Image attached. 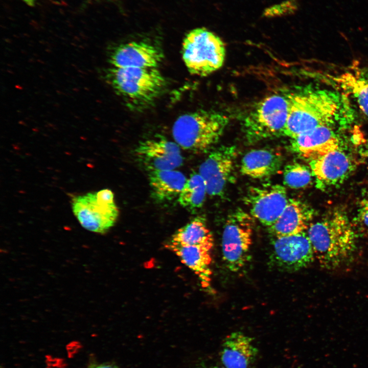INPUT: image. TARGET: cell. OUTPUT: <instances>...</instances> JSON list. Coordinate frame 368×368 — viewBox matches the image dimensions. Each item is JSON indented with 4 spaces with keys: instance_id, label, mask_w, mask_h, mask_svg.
<instances>
[{
    "instance_id": "cell-17",
    "label": "cell",
    "mask_w": 368,
    "mask_h": 368,
    "mask_svg": "<svg viewBox=\"0 0 368 368\" xmlns=\"http://www.w3.org/2000/svg\"><path fill=\"white\" fill-rule=\"evenodd\" d=\"M314 215V210L305 202L294 198L289 199L279 218L268 227L269 232L274 238H278L307 232Z\"/></svg>"
},
{
    "instance_id": "cell-28",
    "label": "cell",
    "mask_w": 368,
    "mask_h": 368,
    "mask_svg": "<svg viewBox=\"0 0 368 368\" xmlns=\"http://www.w3.org/2000/svg\"><path fill=\"white\" fill-rule=\"evenodd\" d=\"M89 368H118L116 366L108 364H101L98 365H92Z\"/></svg>"
},
{
    "instance_id": "cell-27",
    "label": "cell",
    "mask_w": 368,
    "mask_h": 368,
    "mask_svg": "<svg viewBox=\"0 0 368 368\" xmlns=\"http://www.w3.org/2000/svg\"><path fill=\"white\" fill-rule=\"evenodd\" d=\"M193 368H225L223 365L222 366L214 365H208L203 363H200L198 365H196Z\"/></svg>"
},
{
    "instance_id": "cell-3",
    "label": "cell",
    "mask_w": 368,
    "mask_h": 368,
    "mask_svg": "<svg viewBox=\"0 0 368 368\" xmlns=\"http://www.w3.org/2000/svg\"><path fill=\"white\" fill-rule=\"evenodd\" d=\"M106 78L126 104L141 109L151 105L162 93L166 81L157 68L112 67Z\"/></svg>"
},
{
    "instance_id": "cell-18",
    "label": "cell",
    "mask_w": 368,
    "mask_h": 368,
    "mask_svg": "<svg viewBox=\"0 0 368 368\" xmlns=\"http://www.w3.org/2000/svg\"><path fill=\"white\" fill-rule=\"evenodd\" d=\"M283 162V156L278 152L268 149H255L243 157L240 171L254 178H263L277 172Z\"/></svg>"
},
{
    "instance_id": "cell-24",
    "label": "cell",
    "mask_w": 368,
    "mask_h": 368,
    "mask_svg": "<svg viewBox=\"0 0 368 368\" xmlns=\"http://www.w3.org/2000/svg\"><path fill=\"white\" fill-rule=\"evenodd\" d=\"M314 177L309 167L298 163L288 164L284 170V182L292 189H302L310 186Z\"/></svg>"
},
{
    "instance_id": "cell-1",
    "label": "cell",
    "mask_w": 368,
    "mask_h": 368,
    "mask_svg": "<svg viewBox=\"0 0 368 368\" xmlns=\"http://www.w3.org/2000/svg\"><path fill=\"white\" fill-rule=\"evenodd\" d=\"M287 96L288 116L283 135L291 139L320 126H335L348 111L343 95L335 90L310 88Z\"/></svg>"
},
{
    "instance_id": "cell-12",
    "label": "cell",
    "mask_w": 368,
    "mask_h": 368,
    "mask_svg": "<svg viewBox=\"0 0 368 368\" xmlns=\"http://www.w3.org/2000/svg\"><path fill=\"white\" fill-rule=\"evenodd\" d=\"M135 153L139 162L148 172L175 170L182 165L183 161L179 145L164 137L140 142Z\"/></svg>"
},
{
    "instance_id": "cell-16",
    "label": "cell",
    "mask_w": 368,
    "mask_h": 368,
    "mask_svg": "<svg viewBox=\"0 0 368 368\" xmlns=\"http://www.w3.org/2000/svg\"><path fill=\"white\" fill-rule=\"evenodd\" d=\"M258 353V349L251 337L242 332L235 331L223 340L220 359L225 368H249Z\"/></svg>"
},
{
    "instance_id": "cell-15",
    "label": "cell",
    "mask_w": 368,
    "mask_h": 368,
    "mask_svg": "<svg viewBox=\"0 0 368 368\" xmlns=\"http://www.w3.org/2000/svg\"><path fill=\"white\" fill-rule=\"evenodd\" d=\"M334 127L320 126L291 139V149L309 161L341 147V139Z\"/></svg>"
},
{
    "instance_id": "cell-7",
    "label": "cell",
    "mask_w": 368,
    "mask_h": 368,
    "mask_svg": "<svg viewBox=\"0 0 368 368\" xmlns=\"http://www.w3.org/2000/svg\"><path fill=\"white\" fill-rule=\"evenodd\" d=\"M288 108L287 95H272L259 102L244 119L247 139L254 142L283 135Z\"/></svg>"
},
{
    "instance_id": "cell-11",
    "label": "cell",
    "mask_w": 368,
    "mask_h": 368,
    "mask_svg": "<svg viewBox=\"0 0 368 368\" xmlns=\"http://www.w3.org/2000/svg\"><path fill=\"white\" fill-rule=\"evenodd\" d=\"M316 187L325 190L342 184L353 171L351 157L340 147L309 160Z\"/></svg>"
},
{
    "instance_id": "cell-9",
    "label": "cell",
    "mask_w": 368,
    "mask_h": 368,
    "mask_svg": "<svg viewBox=\"0 0 368 368\" xmlns=\"http://www.w3.org/2000/svg\"><path fill=\"white\" fill-rule=\"evenodd\" d=\"M73 213L81 225L89 231L103 234L112 227L119 216V209L113 202L98 200L96 193L73 197Z\"/></svg>"
},
{
    "instance_id": "cell-22",
    "label": "cell",
    "mask_w": 368,
    "mask_h": 368,
    "mask_svg": "<svg viewBox=\"0 0 368 368\" xmlns=\"http://www.w3.org/2000/svg\"><path fill=\"white\" fill-rule=\"evenodd\" d=\"M169 243L182 245H204L213 246V235L205 221L201 217H196L172 235Z\"/></svg>"
},
{
    "instance_id": "cell-13",
    "label": "cell",
    "mask_w": 368,
    "mask_h": 368,
    "mask_svg": "<svg viewBox=\"0 0 368 368\" xmlns=\"http://www.w3.org/2000/svg\"><path fill=\"white\" fill-rule=\"evenodd\" d=\"M236 156L233 146L221 147L209 155L199 168V173L204 179L207 193L221 196L233 172Z\"/></svg>"
},
{
    "instance_id": "cell-29",
    "label": "cell",
    "mask_w": 368,
    "mask_h": 368,
    "mask_svg": "<svg viewBox=\"0 0 368 368\" xmlns=\"http://www.w3.org/2000/svg\"><path fill=\"white\" fill-rule=\"evenodd\" d=\"M29 6H33L35 5L36 0H22Z\"/></svg>"
},
{
    "instance_id": "cell-26",
    "label": "cell",
    "mask_w": 368,
    "mask_h": 368,
    "mask_svg": "<svg viewBox=\"0 0 368 368\" xmlns=\"http://www.w3.org/2000/svg\"><path fill=\"white\" fill-rule=\"evenodd\" d=\"M358 152L361 158L368 166V140H360L358 145Z\"/></svg>"
},
{
    "instance_id": "cell-8",
    "label": "cell",
    "mask_w": 368,
    "mask_h": 368,
    "mask_svg": "<svg viewBox=\"0 0 368 368\" xmlns=\"http://www.w3.org/2000/svg\"><path fill=\"white\" fill-rule=\"evenodd\" d=\"M272 245L270 261L281 271H298L307 267L315 259L307 232L274 238Z\"/></svg>"
},
{
    "instance_id": "cell-4",
    "label": "cell",
    "mask_w": 368,
    "mask_h": 368,
    "mask_svg": "<svg viewBox=\"0 0 368 368\" xmlns=\"http://www.w3.org/2000/svg\"><path fill=\"white\" fill-rule=\"evenodd\" d=\"M228 123V118L219 112L200 110L189 112L175 121L172 135L180 148L201 153L218 141Z\"/></svg>"
},
{
    "instance_id": "cell-19",
    "label": "cell",
    "mask_w": 368,
    "mask_h": 368,
    "mask_svg": "<svg viewBox=\"0 0 368 368\" xmlns=\"http://www.w3.org/2000/svg\"><path fill=\"white\" fill-rule=\"evenodd\" d=\"M166 248L171 250L181 262L195 273L203 283L210 280L212 271L211 250L212 248L204 245H182L167 242Z\"/></svg>"
},
{
    "instance_id": "cell-25",
    "label": "cell",
    "mask_w": 368,
    "mask_h": 368,
    "mask_svg": "<svg viewBox=\"0 0 368 368\" xmlns=\"http://www.w3.org/2000/svg\"><path fill=\"white\" fill-rule=\"evenodd\" d=\"M355 222L359 227L368 230V186L361 192L357 205Z\"/></svg>"
},
{
    "instance_id": "cell-6",
    "label": "cell",
    "mask_w": 368,
    "mask_h": 368,
    "mask_svg": "<svg viewBox=\"0 0 368 368\" xmlns=\"http://www.w3.org/2000/svg\"><path fill=\"white\" fill-rule=\"evenodd\" d=\"M253 220L247 213L237 210L227 218L223 228L221 248L226 268L234 272L245 266L250 258Z\"/></svg>"
},
{
    "instance_id": "cell-21",
    "label": "cell",
    "mask_w": 368,
    "mask_h": 368,
    "mask_svg": "<svg viewBox=\"0 0 368 368\" xmlns=\"http://www.w3.org/2000/svg\"><path fill=\"white\" fill-rule=\"evenodd\" d=\"M328 76L355 99L360 109L368 117V73L355 66L339 75Z\"/></svg>"
},
{
    "instance_id": "cell-20",
    "label": "cell",
    "mask_w": 368,
    "mask_h": 368,
    "mask_svg": "<svg viewBox=\"0 0 368 368\" xmlns=\"http://www.w3.org/2000/svg\"><path fill=\"white\" fill-rule=\"evenodd\" d=\"M148 175L151 195L159 202L178 198L187 180L182 172L175 170L150 171Z\"/></svg>"
},
{
    "instance_id": "cell-2",
    "label": "cell",
    "mask_w": 368,
    "mask_h": 368,
    "mask_svg": "<svg viewBox=\"0 0 368 368\" xmlns=\"http://www.w3.org/2000/svg\"><path fill=\"white\" fill-rule=\"evenodd\" d=\"M315 259L324 269H334L349 262L357 248L353 223L343 210L335 208L307 231Z\"/></svg>"
},
{
    "instance_id": "cell-5",
    "label": "cell",
    "mask_w": 368,
    "mask_h": 368,
    "mask_svg": "<svg viewBox=\"0 0 368 368\" xmlns=\"http://www.w3.org/2000/svg\"><path fill=\"white\" fill-rule=\"evenodd\" d=\"M181 54L184 63L191 74L206 76L222 66L225 49L219 37L205 28H200L186 34Z\"/></svg>"
},
{
    "instance_id": "cell-14",
    "label": "cell",
    "mask_w": 368,
    "mask_h": 368,
    "mask_svg": "<svg viewBox=\"0 0 368 368\" xmlns=\"http://www.w3.org/2000/svg\"><path fill=\"white\" fill-rule=\"evenodd\" d=\"M162 51L145 41H131L112 50L109 61L117 68H157L163 61Z\"/></svg>"
},
{
    "instance_id": "cell-10",
    "label": "cell",
    "mask_w": 368,
    "mask_h": 368,
    "mask_svg": "<svg viewBox=\"0 0 368 368\" xmlns=\"http://www.w3.org/2000/svg\"><path fill=\"white\" fill-rule=\"evenodd\" d=\"M244 200L251 216L269 227L279 218L289 198L285 188L275 184L250 187Z\"/></svg>"
},
{
    "instance_id": "cell-23",
    "label": "cell",
    "mask_w": 368,
    "mask_h": 368,
    "mask_svg": "<svg viewBox=\"0 0 368 368\" xmlns=\"http://www.w3.org/2000/svg\"><path fill=\"white\" fill-rule=\"evenodd\" d=\"M206 194L204 179L199 173H194L187 179L177 200L182 207L192 211L202 206Z\"/></svg>"
}]
</instances>
